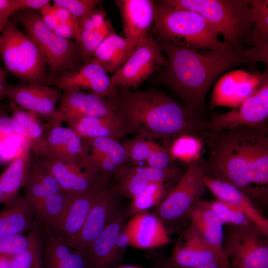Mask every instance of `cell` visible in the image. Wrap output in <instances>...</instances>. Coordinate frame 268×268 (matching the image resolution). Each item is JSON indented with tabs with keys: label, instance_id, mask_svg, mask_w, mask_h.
Segmentation results:
<instances>
[{
	"label": "cell",
	"instance_id": "1",
	"mask_svg": "<svg viewBox=\"0 0 268 268\" xmlns=\"http://www.w3.org/2000/svg\"><path fill=\"white\" fill-rule=\"evenodd\" d=\"M206 159L198 161L206 177L230 184L251 200L268 192V126L209 132Z\"/></svg>",
	"mask_w": 268,
	"mask_h": 268
},
{
	"label": "cell",
	"instance_id": "2",
	"mask_svg": "<svg viewBox=\"0 0 268 268\" xmlns=\"http://www.w3.org/2000/svg\"><path fill=\"white\" fill-rule=\"evenodd\" d=\"M155 40L167 61L166 65L156 71V82L169 88L191 113L204 121L205 98L216 79L235 67L255 65L229 50H201L160 37Z\"/></svg>",
	"mask_w": 268,
	"mask_h": 268
},
{
	"label": "cell",
	"instance_id": "3",
	"mask_svg": "<svg viewBox=\"0 0 268 268\" xmlns=\"http://www.w3.org/2000/svg\"><path fill=\"white\" fill-rule=\"evenodd\" d=\"M108 98L128 122L132 133L149 140L163 139L167 148L182 135L204 140L208 134L206 121L157 89L134 91L117 87L116 93Z\"/></svg>",
	"mask_w": 268,
	"mask_h": 268
},
{
	"label": "cell",
	"instance_id": "4",
	"mask_svg": "<svg viewBox=\"0 0 268 268\" xmlns=\"http://www.w3.org/2000/svg\"><path fill=\"white\" fill-rule=\"evenodd\" d=\"M166 6L201 15L232 52L243 56L249 49L253 24L250 0H161ZM244 57V56H243Z\"/></svg>",
	"mask_w": 268,
	"mask_h": 268
},
{
	"label": "cell",
	"instance_id": "5",
	"mask_svg": "<svg viewBox=\"0 0 268 268\" xmlns=\"http://www.w3.org/2000/svg\"><path fill=\"white\" fill-rule=\"evenodd\" d=\"M152 30L157 37L196 49L229 50L201 15L192 10L166 6L158 1L155 4Z\"/></svg>",
	"mask_w": 268,
	"mask_h": 268
},
{
	"label": "cell",
	"instance_id": "6",
	"mask_svg": "<svg viewBox=\"0 0 268 268\" xmlns=\"http://www.w3.org/2000/svg\"><path fill=\"white\" fill-rule=\"evenodd\" d=\"M0 56L7 70L23 83L48 85L46 58L35 41L8 20L0 35Z\"/></svg>",
	"mask_w": 268,
	"mask_h": 268
},
{
	"label": "cell",
	"instance_id": "7",
	"mask_svg": "<svg viewBox=\"0 0 268 268\" xmlns=\"http://www.w3.org/2000/svg\"><path fill=\"white\" fill-rule=\"evenodd\" d=\"M12 19L19 22L44 54L49 76H55L81 65L83 62L80 48L74 41L61 37L43 22L39 11L31 9L14 13Z\"/></svg>",
	"mask_w": 268,
	"mask_h": 268
},
{
	"label": "cell",
	"instance_id": "8",
	"mask_svg": "<svg viewBox=\"0 0 268 268\" xmlns=\"http://www.w3.org/2000/svg\"><path fill=\"white\" fill-rule=\"evenodd\" d=\"M204 175L198 161L188 164L176 186L157 206L153 214L165 224H172L187 216L205 193Z\"/></svg>",
	"mask_w": 268,
	"mask_h": 268
},
{
	"label": "cell",
	"instance_id": "9",
	"mask_svg": "<svg viewBox=\"0 0 268 268\" xmlns=\"http://www.w3.org/2000/svg\"><path fill=\"white\" fill-rule=\"evenodd\" d=\"M267 237L252 223L230 226L223 232V249L237 268H268Z\"/></svg>",
	"mask_w": 268,
	"mask_h": 268
},
{
	"label": "cell",
	"instance_id": "10",
	"mask_svg": "<svg viewBox=\"0 0 268 268\" xmlns=\"http://www.w3.org/2000/svg\"><path fill=\"white\" fill-rule=\"evenodd\" d=\"M50 119L44 124L48 160L69 163L92 173L101 174L92 161L89 148L69 127Z\"/></svg>",
	"mask_w": 268,
	"mask_h": 268
},
{
	"label": "cell",
	"instance_id": "11",
	"mask_svg": "<svg viewBox=\"0 0 268 268\" xmlns=\"http://www.w3.org/2000/svg\"><path fill=\"white\" fill-rule=\"evenodd\" d=\"M167 63L152 32L139 42L125 65L111 76L117 87L136 88Z\"/></svg>",
	"mask_w": 268,
	"mask_h": 268
},
{
	"label": "cell",
	"instance_id": "12",
	"mask_svg": "<svg viewBox=\"0 0 268 268\" xmlns=\"http://www.w3.org/2000/svg\"><path fill=\"white\" fill-rule=\"evenodd\" d=\"M268 81L237 107L224 113H213L206 121L208 132L237 127H259L267 124Z\"/></svg>",
	"mask_w": 268,
	"mask_h": 268
},
{
	"label": "cell",
	"instance_id": "13",
	"mask_svg": "<svg viewBox=\"0 0 268 268\" xmlns=\"http://www.w3.org/2000/svg\"><path fill=\"white\" fill-rule=\"evenodd\" d=\"M268 81V69L264 72L242 70L230 71L221 76L214 86L209 109L217 106L237 107Z\"/></svg>",
	"mask_w": 268,
	"mask_h": 268
},
{
	"label": "cell",
	"instance_id": "14",
	"mask_svg": "<svg viewBox=\"0 0 268 268\" xmlns=\"http://www.w3.org/2000/svg\"><path fill=\"white\" fill-rule=\"evenodd\" d=\"M48 85H54L59 90L73 87L109 98L117 90L106 71L94 58L81 65L55 76H49Z\"/></svg>",
	"mask_w": 268,
	"mask_h": 268
},
{
	"label": "cell",
	"instance_id": "15",
	"mask_svg": "<svg viewBox=\"0 0 268 268\" xmlns=\"http://www.w3.org/2000/svg\"><path fill=\"white\" fill-rule=\"evenodd\" d=\"M61 90L58 106L52 117L58 121L63 123L66 119L101 117L117 112L108 98L73 87Z\"/></svg>",
	"mask_w": 268,
	"mask_h": 268
},
{
	"label": "cell",
	"instance_id": "16",
	"mask_svg": "<svg viewBox=\"0 0 268 268\" xmlns=\"http://www.w3.org/2000/svg\"><path fill=\"white\" fill-rule=\"evenodd\" d=\"M120 198L115 186L105 185L93 204L79 235L69 246L87 256L92 243L119 209Z\"/></svg>",
	"mask_w": 268,
	"mask_h": 268
},
{
	"label": "cell",
	"instance_id": "17",
	"mask_svg": "<svg viewBox=\"0 0 268 268\" xmlns=\"http://www.w3.org/2000/svg\"><path fill=\"white\" fill-rule=\"evenodd\" d=\"M61 92L48 85L29 83L6 84L4 96L10 102L48 121L55 114Z\"/></svg>",
	"mask_w": 268,
	"mask_h": 268
},
{
	"label": "cell",
	"instance_id": "18",
	"mask_svg": "<svg viewBox=\"0 0 268 268\" xmlns=\"http://www.w3.org/2000/svg\"><path fill=\"white\" fill-rule=\"evenodd\" d=\"M182 174L180 169L172 166L159 169L127 166L120 169L114 176L117 181L115 187L120 197L132 199L150 184L178 180Z\"/></svg>",
	"mask_w": 268,
	"mask_h": 268
},
{
	"label": "cell",
	"instance_id": "19",
	"mask_svg": "<svg viewBox=\"0 0 268 268\" xmlns=\"http://www.w3.org/2000/svg\"><path fill=\"white\" fill-rule=\"evenodd\" d=\"M225 255L223 248L209 243L191 225L174 247L169 261L177 267L191 268L208 264Z\"/></svg>",
	"mask_w": 268,
	"mask_h": 268
},
{
	"label": "cell",
	"instance_id": "20",
	"mask_svg": "<svg viewBox=\"0 0 268 268\" xmlns=\"http://www.w3.org/2000/svg\"><path fill=\"white\" fill-rule=\"evenodd\" d=\"M104 181L91 190L72 199L60 222L52 230L55 235L70 246L79 235L90 210L103 187Z\"/></svg>",
	"mask_w": 268,
	"mask_h": 268
},
{
	"label": "cell",
	"instance_id": "21",
	"mask_svg": "<svg viewBox=\"0 0 268 268\" xmlns=\"http://www.w3.org/2000/svg\"><path fill=\"white\" fill-rule=\"evenodd\" d=\"M37 161L56 178L62 191L70 196L86 192L107 181L101 174L84 171L71 164L42 157Z\"/></svg>",
	"mask_w": 268,
	"mask_h": 268
},
{
	"label": "cell",
	"instance_id": "22",
	"mask_svg": "<svg viewBox=\"0 0 268 268\" xmlns=\"http://www.w3.org/2000/svg\"><path fill=\"white\" fill-rule=\"evenodd\" d=\"M127 216V212L119 209L92 243L87 254L89 268H113L119 261L115 244Z\"/></svg>",
	"mask_w": 268,
	"mask_h": 268
},
{
	"label": "cell",
	"instance_id": "23",
	"mask_svg": "<svg viewBox=\"0 0 268 268\" xmlns=\"http://www.w3.org/2000/svg\"><path fill=\"white\" fill-rule=\"evenodd\" d=\"M63 123H66L83 140L99 137L119 140L132 134L128 122L117 112L104 116L66 119Z\"/></svg>",
	"mask_w": 268,
	"mask_h": 268
},
{
	"label": "cell",
	"instance_id": "24",
	"mask_svg": "<svg viewBox=\"0 0 268 268\" xmlns=\"http://www.w3.org/2000/svg\"><path fill=\"white\" fill-rule=\"evenodd\" d=\"M122 17L126 38L136 44L144 39L155 16V4L150 0H116Z\"/></svg>",
	"mask_w": 268,
	"mask_h": 268
},
{
	"label": "cell",
	"instance_id": "25",
	"mask_svg": "<svg viewBox=\"0 0 268 268\" xmlns=\"http://www.w3.org/2000/svg\"><path fill=\"white\" fill-rule=\"evenodd\" d=\"M124 228L130 234V246L135 248H154L170 241L164 224L154 214L146 211L134 214Z\"/></svg>",
	"mask_w": 268,
	"mask_h": 268
},
{
	"label": "cell",
	"instance_id": "26",
	"mask_svg": "<svg viewBox=\"0 0 268 268\" xmlns=\"http://www.w3.org/2000/svg\"><path fill=\"white\" fill-rule=\"evenodd\" d=\"M204 182L216 199L226 202L241 210L249 220L265 235L268 234V220L242 191L228 183L204 176Z\"/></svg>",
	"mask_w": 268,
	"mask_h": 268
},
{
	"label": "cell",
	"instance_id": "27",
	"mask_svg": "<svg viewBox=\"0 0 268 268\" xmlns=\"http://www.w3.org/2000/svg\"><path fill=\"white\" fill-rule=\"evenodd\" d=\"M114 33L104 9L96 7L79 24L74 41L80 48L84 62L93 58L103 41Z\"/></svg>",
	"mask_w": 268,
	"mask_h": 268
},
{
	"label": "cell",
	"instance_id": "28",
	"mask_svg": "<svg viewBox=\"0 0 268 268\" xmlns=\"http://www.w3.org/2000/svg\"><path fill=\"white\" fill-rule=\"evenodd\" d=\"M31 151L29 143L24 139L18 154L0 175L1 203L6 207H9L16 200L18 192L23 187L29 175L32 164Z\"/></svg>",
	"mask_w": 268,
	"mask_h": 268
},
{
	"label": "cell",
	"instance_id": "29",
	"mask_svg": "<svg viewBox=\"0 0 268 268\" xmlns=\"http://www.w3.org/2000/svg\"><path fill=\"white\" fill-rule=\"evenodd\" d=\"M44 240V268H89L87 256L41 228Z\"/></svg>",
	"mask_w": 268,
	"mask_h": 268
},
{
	"label": "cell",
	"instance_id": "30",
	"mask_svg": "<svg viewBox=\"0 0 268 268\" xmlns=\"http://www.w3.org/2000/svg\"><path fill=\"white\" fill-rule=\"evenodd\" d=\"M10 117L14 134L22 136L30 144L37 157L46 158L48 151L45 137L44 124L33 113L10 102Z\"/></svg>",
	"mask_w": 268,
	"mask_h": 268
},
{
	"label": "cell",
	"instance_id": "31",
	"mask_svg": "<svg viewBox=\"0 0 268 268\" xmlns=\"http://www.w3.org/2000/svg\"><path fill=\"white\" fill-rule=\"evenodd\" d=\"M253 13V24L248 49L243 56L251 62L268 65V1L250 0Z\"/></svg>",
	"mask_w": 268,
	"mask_h": 268
},
{
	"label": "cell",
	"instance_id": "32",
	"mask_svg": "<svg viewBox=\"0 0 268 268\" xmlns=\"http://www.w3.org/2000/svg\"><path fill=\"white\" fill-rule=\"evenodd\" d=\"M136 44L114 33L100 44L94 58L106 72L114 74L126 63Z\"/></svg>",
	"mask_w": 268,
	"mask_h": 268
},
{
	"label": "cell",
	"instance_id": "33",
	"mask_svg": "<svg viewBox=\"0 0 268 268\" xmlns=\"http://www.w3.org/2000/svg\"><path fill=\"white\" fill-rule=\"evenodd\" d=\"M187 216L198 232L212 245L223 248V223L208 206L199 201L188 211Z\"/></svg>",
	"mask_w": 268,
	"mask_h": 268
},
{
	"label": "cell",
	"instance_id": "34",
	"mask_svg": "<svg viewBox=\"0 0 268 268\" xmlns=\"http://www.w3.org/2000/svg\"><path fill=\"white\" fill-rule=\"evenodd\" d=\"M34 212L27 199L18 196L8 208L0 212V237L23 234L34 225Z\"/></svg>",
	"mask_w": 268,
	"mask_h": 268
},
{
	"label": "cell",
	"instance_id": "35",
	"mask_svg": "<svg viewBox=\"0 0 268 268\" xmlns=\"http://www.w3.org/2000/svg\"><path fill=\"white\" fill-rule=\"evenodd\" d=\"M39 12L43 22L52 31L61 37L75 41L79 23L67 10L49 3Z\"/></svg>",
	"mask_w": 268,
	"mask_h": 268
},
{
	"label": "cell",
	"instance_id": "36",
	"mask_svg": "<svg viewBox=\"0 0 268 268\" xmlns=\"http://www.w3.org/2000/svg\"><path fill=\"white\" fill-rule=\"evenodd\" d=\"M72 197L63 192L49 194L34 211L35 221L53 229L62 218Z\"/></svg>",
	"mask_w": 268,
	"mask_h": 268
},
{
	"label": "cell",
	"instance_id": "37",
	"mask_svg": "<svg viewBox=\"0 0 268 268\" xmlns=\"http://www.w3.org/2000/svg\"><path fill=\"white\" fill-rule=\"evenodd\" d=\"M203 140L188 135L177 138L167 148L172 160L178 159L188 164L198 161L203 149Z\"/></svg>",
	"mask_w": 268,
	"mask_h": 268
},
{
	"label": "cell",
	"instance_id": "38",
	"mask_svg": "<svg viewBox=\"0 0 268 268\" xmlns=\"http://www.w3.org/2000/svg\"><path fill=\"white\" fill-rule=\"evenodd\" d=\"M38 228L30 246L13 258L10 268H44V240L41 227Z\"/></svg>",
	"mask_w": 268,
	"mask_h": 268
},
{
	"label": "cell",
	"instance_id": "39",
	"mask_svg": "<svg viewBox=\"0 0 268 268\" xmlns=\"http://www.w3.org/2000/svg\"><path fill=\"white\" fill-rule=\"evenodd\" d=\"M83 141L90 147V150L104 155L120 169L128 166L129 159L127 152L119 140L109 137H99Z\"/></svg>",
	"mask_w": 268,
	"mask_h": 268
},
{
	"label": "cell",
	"instance_id": "40",
	"mask_svg": "<svg viewBox=\"0 0 268 268\" xmlns=\"http://www.w3.org/2000/svg\"><path fill=\"white\" fill-rule=\"evenodd\" d=\"M165 187L163 183H154L148 186L144 190L136 195L132 200L127 211V216L145 211L157 206L164 198Z\"/></svg>",
	"mask_w": 268,
	"mask_h": 268
},
{
	"label": "cell",
	"instance_id": "41",
	"mask_svg": "<svg viewBox=\"0 0 268 268\" xmlns=\"http://www.w3.org/2000/svg\"><path fill=\"white\" fill-rule=\"evenodd\" d=\"M38 228L34 221L29 233L24 236L17 234L0 237V258L12 260L25 251L31 244Z\"/></svg>",
	"mask_w": 268,
	"mask_h": 268
},
{
	"label": "cell",
	"instance_id": "42",
	"mask_svg": "<svg viewBox=\"0 0 268 268\" xmlns=\"http://www.w3.org/2000/svg\"><path fill=\"white\" fill-rule=\"evenodd\" d=\"M206 202L223 224L240 226L252 223L241 210L226 202L216 199Z\"/></svg>",
	"mask_w": 268,
	"mask_h": 268
},
{
	"label": "cell",
	"instance_id": "43",
	"mask_svg": "<svg viewBox=\"0 0 268 268\" xmlns=\"http://www.w3.org/2000/svg\"><path fill=\"white\" fill-rule=\"evenodd\" d=\"M122 144L126 149L129 160L135 163L145 161L152 152L162 147L139 135L126 141Z\"/></svg>",
	"mask_w": 268,
	"mask_h": 268
},
{
	"label": "cell",
	"instance_id": "44",
	"mask_svg": "<svg viewBox=\"0 0 268 268\" xmlns=\"http://www.w3.org/2000/svg\"><path fill=\"white\" fill-rule=\"evenodd\" d=\"M53 4L67 10L79 23L84 20L101 2L99 0H54Z\"/></svg>",
	"mask_w": 268,
	"mask_h": 268
},
{
	"label": "cell",
	"instance_id": "45",
	"mask_svg": "<svg viewBox=\"0 0 268 268\" xmlns=\"http://www.w3.org/2000/svg\"><path fill=\"white\" fill-rule=\"evenodd\" d=\"M23 188L24 197L32 205L34 212L49 194L32 170Z\"/></svg>",
	"mask_w": 268,
	"mask_h": 268
},
{
	"label": "cell",
	"instance_id": "46",
	"mask_svg": "<svg viewBox=\"0 0 268 268\" xmlns=\"http://www.w3.org/2000/svg\"><path fill=\"white\" fill-rule=\"evenodd\" d=\"M31 170L49 194L63 192L56 178L49 171L42 167L37 161L32 162Z\"/></svg>",
	"mask_w": 268,
	"mask_h": 268
},
{
	"label": "cell",
	"instance_id": "47",
	"mask_svg": "<svg viewBox=\"0 0 268 268\" xmlns=\"http://www.w3.org/2000/svg\"><path fill=\"white\" fill-rule=\"evenodd\" d=\"M89 153L92 161L105 179L114 177L120 169L104 155L92 150Z\"/></svg>",
	"mask_w": 268,
	"mask_h": 268
},
{
	"label": "cell",
	"instance_id": "48",
	"mask_svg": "<svg viewBox=\"0 0 268 268\" xmlns=\"http://www.w3.org/2000/svg\"><path fill=\"white\" fill-rule=\"evenodd\" d=\"M148 166L165 169L171 166L173 161L167 148L161 147L152 152L145 160Z\"/></svg>",
	"mask_w": 268,
	"mask_h": 268
},
{
	"label": "cell",
	"instance_id": "49",
	"mask_svg": "<svg viewBox=\"0 0 268 268\" xmlns=\"http://www.w3.org/2000/svg\"><path fill=\"white\" fill-rule=\"evenodd\" d=\"M24 9H25L24 0H0V13L8 17Z\"/></svg>",
	"mask_w": 268,
	"mask_h": 268
},
{
	"label": "cell",
	"instance_id": "50",
	"mask_svg": "<svg viewBox=\"0 0 268 268\" xmlns=\"http://www.w3.org/2000/svg\"><path fill=\"white\" fill-rule=\"evenodd\" d=\"M161 268H183L177 267L168 261L165 262ZM191 268H231L230 262L225 255L220 258L201 266Z\"/></svg>",
	"mask_w": 268,
	"mask_h": 268
},
{
	"label": "cell",
	"instance_id": "51",
	"mask_svg": "<svg viewBox=\"0 0 268 268\" xmlns=\"http://www.w3.org/2000/svg\"><path fill=\"white\" fill-rule=\"evenodd\" d=\"M14 131L10 117L0 112V140L13 134Z\"/></svg>",
	"mask_w": 268,
	"mask_h": 268
},
{
	"label": "cell",
	"instance_id": "52",
	"mask_svg": "<svg viewBox=\"0 0 268 268\" xmlns=\"http://www.w3.org/2000/svg\"><path fill=\"white\" fill-rule=\"evenodd\" d=\"M6 83L5 80V73L0 64V103L3 96ZM1 111L0 108V112Z\"/></svg>",
	"mask_w": 268,
	"mask_h": 268
},
{
	"label": "cell",
	"instance_id": "53",
	"mask_svg": "<svg viewBox=\"0 0 268 268\" xmlns=\"http://www.w3.org/2000/svg\"><path fill=\"white\" fill-rule=\"evenodd\" d=\"M8 16L0 13V31H2L7 22L8 21Z\"/></svg>",
	"mask_w": 268,
	"mask_h": 268
},
{
	"label": "cell",
	"instance_id": "54",
	"mask_svg": "<svg viewBox=\"0 0 268 268\" xmlns=\"http://www.w3.org/2000/svg\"><path fill=\"white\" fill-rule=\"evenodd\" d=\"M11 260L0 258V268H10Z\"/></svg>",
	"mask_w": 268,
	"mask_h": 268
},
{
	"label": "cell",
	"instance_id": "55",
	"mask_svg": "<svg viewBox=\"0 0 268 268\" xmlns=\"http://www.w3.org/2000/svg\"><path fill=\"white\" fill-rule=\"evenodd\" d=\"M115 268H145L137 266H134V265H123V266L117 267Z\"/></svg>",
	"mask_w": 268,
	"mask_h": 268
},
{
	"label": "cell",
	"instance_id": "56",
	"mask_svg": "<svg viewBox=\"0 0 268 268\" xmlns=\"http://www.w3.org/2000/svg\"><path fill=\"white\" fill-rule=\"evenodd\" d=\"M1 198H2V190H1V184L0 182V203H1Z\"/></svg>",
	"mask_w": 268,
	"mask_h": 268
}]
</instances>
